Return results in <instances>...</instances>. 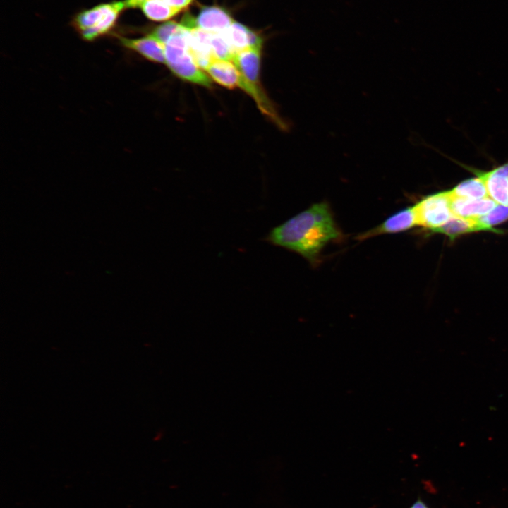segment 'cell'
I'll list each match as a JSON object with an SVG mask.
<instances>
[{"instance_id": "10", "label": "cell", "mask_w": 508, "mask_h": 508, "mask_svg": "<svg viewBox=\"0 0 508 508\" xmlns=\"http://www.w3.org/2000/svg\"><path fill=\"white\" fill-rule=\"evenodd\" d=\"M476 176L480 177L486 186L488 196L497 204L508 206V179L496 174L493 170L488 171L471 169Z\"/></svg>"}, {"instance_id": "8", "label": "cell", "mask_w": 508, "mask_h": 508, "mask_svg": "<svg viewBox=\"0 0 508 508\" xmlns=\"http://www.w3.org/2000/svg\"><path fill=\"white\" fill-rule=\"evenodd\" d=\"M451 209L454 215L464 218H476L491 211L497 203L490 198L482 199H465L452 195Z\"/></svg>"}, {"instance_id": "13", "label": "cell", "mask_w": 508, "mask_h": 508, "mask_svg": "<svg viewBox=\"0 0 508 508\" xmlns=\"http://www.w3.org/2000/svg\"><path fill=\"white\" fill-rule=\"evenodd\" d=\"M252 31L251 29L244 25L234 21L222 34L234 54L250 47Z\"/></svg>"}, {"instance_id": "2", "label": "cell", "mask_w": 508, "mask_h": 508, "mask_svg": "<svg viewBox=\"0 0 508 508\" xmlns=\"http://www.w3.org/2000/svg\"><path fill=\"white\" fill-rule=\"evenodd\" d=\"M165 64L180 79L205 87H212V80L198 65L188 47L164 44Z\"/></svg>"}, {"instance_id": "4", "label": "cell", "mask_w": 508, "mask_h": 508, "mask_svg": "<svg viewBox=\"0 0 508 508\" xmlns=\"http://www.w3.org/2000/svg\"><path fill=\"white\" fill-rule=\"evenodd\" d=\"M416 225L413 207H409L393 214L378 226L359 234L356 238L365 240L382 234L400 233Z\"/></svg>"}, {"instance_id": "7", "label": "cell", "mask_w": 508, "mask_h": 508, "mask_svg": "<svg viewBox=\"0 0 508 508\" xmlns=\"http://www.w3.org/2000/svg\"><path fill=\"white\" fill-rule=\"evenodd\" d=\"M209 77L228 89L240 87L242 74L231 60L213 59L205 69Z\"/></svg>"}, {"instance_id": "5", "label": "cell", "mask_w": 508, "mask_h": 508, "mask_svg": "<svg viewBox=\"0 0 508 508\" xmlns=\"http://www.w3.org/2000/svg\"><path fill=\"white\" fill-rule=\"evenodd\" d=\"M234 21L224 8L217 6L202 7L195 18L197 29L216 33L225 32Z\"/></svg>"}, {"instance_id": "16", "label": "cell", "mask_w": 508, "mask_h": 508, "mask_svg": "<svg viewBox=\"0 0 508 508\" xmlns=\"http://www.w3.org/2000/svg\"><path fill=\"white\" fill-rule=\"evenodd\" d=\"M111 6V3L102 4L79 13L75 19V25L81 31L95 26L102 20Z\"/></svg>"}, {"instance_id": "19", "label": "cell", "mask_w": 508, "mask_h": 508, "mask_svg": "<svg viewBox=\"0 0 508 508\" xmlns=\"http://www.w3.org/2000/svg\"><path fill=\"white\" fill-rule=\"evenodd\" d=\"M182 29L183 26L181 23L169 21L158 25L149 35L164 44L172 36Z\"/></svg>"}, {"instance_id": "12", "label": "cell", "mask_w": 508, "mask_h": 508, "mask_svg": "<svg viewBox=\"0 0 508 508\" xmlns=\"http://www.w3.org/2000/svg\"><path fill=\"white\" fill-rule=\"evenodd\" d=\"M124 7V2H112L110 9L97 25L81 31L83 37L90 41L108 32L115 23L119 13Z\"/></svg>"}, {"instance_id": "18", "label": "cell", "mask_w": 508, "mask_h": 508, "mask_svg": "<svg viewBox=\"0 0 508 508\" xmlns=\"http://www.w3.org/2000/svg\"><path fill=\"white\" fill-rule=\"evenodd\" d=\"M210 44L215 59H232L234 52L222 33L211 32Z\"/></svg>"}, {"instance_id": "1", "label": "cell", "mask_w": 508, "mask_h": 508, "mask_svg": "<svg viewBox=\"0 0 508 508\" xmlns=\"http://www.w3.org/2000/svg\"><path fill=\"white\" fill-rule=\"evenodd\" d=\"M342 237L332 210L326 202L315 203L308 209L274 227L265 240L294 252L315 265L323 248Z\"/></svg>"}, {"instance_id": "14", "label": "cell", "mask_w": 508, "mask_h": 508, "mask_svg": "<svg viewBox=\"0 0 508 508\" xmlns=\"http://www.w3.org/2000/svg\"><path fill=\"white\" fill-rule=\"evenodd\" d=\"M449 191L452 195L465 199H482L489 197L485 183L478 176L461 182Z\"/></svg>"}, {"instance_id": "9", "label": "cell", "mask_w": 508, "mask_h": 508, "mask_svg": "<svg viewBox=\"0 0 508 508\" xmlns=\"http://www.w3.org/2000/svg\"><path fill=\"white\" fill-rule=\"evenodd\" d=\"M121 44L126 48L133 50L146 59L165 64L164 44L148 35L139 39L120 38Z\"/></svg>"}, {"instance_id": "17", "label": "cell", "mask_w": 508, "mask_h": 508, "mask_svg": "<svg viewBox=\"0 0 508 508\" xmlns=\"http://www.w3.org/2000/svg\"><path fill=\"white\" fill-rule=\"evenodd\" d=\"M475 219L489 229L491 232L498 233L499 230L492 226L508 220V206L497 204L488 213Z\"/></svg>"}, {"instance_id": "22", "label": "cell", "mask_w": 508, "mask_h": 508, "mask_svg": "<svg viewBox=\"0 0 508 508\" xmlns=\"http://www.w3.org/2000/svg\"><path fill=\"white\" fill-rule=\"evenodd\" d=\"M146 0H126L124 6L127 8H137L141 6Z\"/></svg>"}, {"instance_id": "11", "label": "cell", "mask_w": 508, "mask_h": 508, "mask_svg": "<svg viewBox=\"0 0 508 508\" xmlns=\"http://www.w3.org/2000/svg\"><path fill=\"white\" fill-rule=\"evenodd\" d=\"M491 231L475 218H464L453 215L444 225L432 231L449 237L451 240L471 232Z\"/></svg>"}, {"instance_id": "21", "label": "cell", "mask_w": 508, "mask_h": 508, "mask_svg": "<svg viewBox=\"0 0 508 508\" xmlns=\"http://www.w3.org/2000/svg\"><path fill=\"white\" fill-rule=\"evenodd\" d=\"M496 174L508 179V162L492 169Z\"/></svg>"}, {"instance_id": "6", "label": "cell", "mask_w": 508, "mask_h": 508, "mask_svg": "<svg viewBox=\"0 0 508 508\" xmlns=\"http://www.w3.org/2000/svg\"><path fill=\"white\" fill-rule=\"evenodd\" d=\"M231 61L248 83L261 87L260 84L261 48L248 47L237 52L234 54Z\"/></svg>"}, {"instance_id": "20", "label": "cell", "mask_w": 508, "mask_h": 508, "mask_svg": "<svg viewBox=\"0 0 508 508\" xmlns=\"http://www.w3.org/2000/svg\"><path fill=\"white\" fill-rule=\"evenodd\" d=\"M172 7L182 10L183 8L188 6L193 0H164Z\"/></svg>"}, {"instance_id": "23", "label": "cell", "mask_w": 508, "mask_h": 508, "mask_svg": "<svg viewBox=\"0 0 508 508\" xmlns=\"http://www.w3.org/2000/svg\"><path fill=\"white\" fill-rule=\"evenodd\" d=\"M410 508H429L427 504L421 500H418Z\"/></svg>"}, {"instance_id": "15", "label": "cell", "mask_w": 508, "mask_h": 508, "mask_svg": "<svg viewBox=\"0 0 508 508\" xmlns=\"http://www.w3.org/2000/svg\"><path fill=\"white\" fill-rule=\"evenodd\" d=\"M140 7L145 15L155 21L168 20L181 11L164 0H146Z\"/></svg>"}, {"instance_id": "3", "label": "cell", "mask_w": 508, "mask_h": 508, "mask_svg": "<svg viewBox=\"0 0 508 508\" xmlns=\"http://www.w3.org/2000/svg\"><path fill=\"white\" fill-rule=\"evenodd\" d=\"M413 207L417 225L431 231L444 225L454 215L449 190L424 197Z\"/></svg>"}]
</instances>
